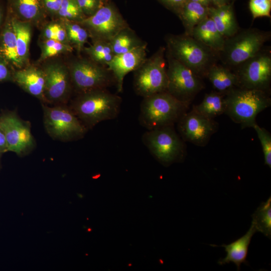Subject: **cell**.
<instances>
[{"instance_id":"6da1fadb","label":"cell","mask_w":271,"mask_h":271,"mask_svg":"<svg viewBox=\"0 0 271 271\" xmlns=\"http://www.w3.org/2000/svg\"><path fill=\"white\" fill-rule=\"evenodd\" d=\"M120 104L119 96L104 88L80 93L69 107L86 128H90L102 121L114 118Z\"/></svg>"},{"instance_id":"7a4b0ae2","label":"cell","mask_w":271,"mask_h":271,"mask_svg":"<svg viewBox=\"0 0 271 271\" xmlns=\"http://www.w3.org/2000/svg\"><path fill=\"white\" fill-rule=\"evenodd\" d=\"M225 95L224 113L242 128L252 127L257 114L271 104L266 91L262 90L236 87Z\"/></svg>"},{"instance_id":"3957f363","label":"cell","mask_w":271,"mask_h":271,"mask_svg":"<svg viewBox=\"0 0 271 271\" xmlns=\"http://www.w3.org/2000/svg\"><path fill=\"white\" fill-rule=\"evenodd\" d=\"M187 104L167 91L144 97L141 106V123L149 130L172 125L185 113Z\"/></svg>"},{"instance_id":"277c9868","label":"cell","mask_w":271,"mask_h":271,"mask_svg":"<svg viewBox=\"0 0 271 271\" xmlns=\"http://www.w3.org/2000/svg\"><path fill=\"white\" fill-rule=\"evenodd\" d=\"M167 43L168 53L199 77L214 64L215 52L190 35H172Z\"/></svg>"},{"instance_id":"5b68a950","label":"cell","mask_w":271,"mask_h":271,"mask_svg":"<svg viewBox=\"0 0 271 271\" xmlns=\"http://www.w3.org/2000/svg\"><path fill=\"white\" fill-rule=\"evenodd\" d=\"M43 124L54 140L67 142L83 137L87 128L66 104L49 106L43 103Z\"/></svg>"},{"instance_id":"8992f818","label":"cell","mask_w":271,"mask_h":271,"mask_svg":"<svg viewBox=\"0 0 271 271\" xmlns=\"http://www.w3.org/2000/svg\"><path fill=\"white\" fill-rule=\"evenodd\" d=\"M270 34L256 29L238 31L225 39L222 50L219 53L224 64L239 66L261 51Z\"/></svg>"},{"instance_id":"52a82bcc","label":"cell","mask_w":271,"mask_h":271,"mask_svg":"<svg viewBox=\"0 0 271 271\" xmlns=\"http://www.w3.org/2000/svg\"><path fill=\"white\" fill-rule=\"evenodd\" d=\"M165 49L161 47L134 71L133 86L136 92L146 97L167 91L168 76Z\"/></svg>"},{"instance_id":"ba28073f","label":"cell","mask_w":271,"mask_h":271,"mask_svg":"<svg viewBox=\"0 0 271 271\" xmlns=\"http://www.w3.org/2000/svg\"><path fill=\"white\" fill-rule=\"evenodd\" d=\"M143 141L152 154L164 166L183 157L184 144L172 125L149 130L144 135Z\"/></svg>"},{"instance_id":"9c48e42d","label":"cell","mask_w":271,"mask_h":271,"mask_svg":"<svg viewBox=\"0 0 271 271\" xmlns=\"http://www.w3.org/2000/svg\"><path fill=\"white\" fill-rule=\"evenodd\" d=\"M167 91L181 101L188 103L203 87L200 78L191 69L167 54Z\"/></svg>"},{"instance_id":"30bf717a","label":"cell","mask_w":271,"mask_h":271,"mask_svg":"<svg viewBox=\"0 0 271 271\" xmlns=\"http://www.w3.org/2000/svg\"><path fill=\"white\" fill-rule=\"evenodd\" d=\"M0 128L5 134L8 152L23 156L35 148L31 123L21 118L15 111H5L0 115Z\"/></svg>"},{"instance_id":"8fae6325","label":"cell","mask_w":271,"mask_h":271,"mask_svg":"<svg viewBox=\"0 0 271 271\" xmlns=\"http://www.w3.org/2000/svg\"><path fill=\"white\" fill-rule=\"evenodd\" d=\"M68 69L71 82L80 93L104 89L114 78L108 68L93 61L77 60Z\"/></svg>"},{"instance_id":"7c38bea8","label":"cell","mask_w":271,"mask_h":271,"mask_svg":"<svg viewBox=\"0 0 271 271\" xmlns=\"http://www.w3.org/2000/svg\"><path fill=\"white\" fill-rule=\"evenodd\" d=\"M94 37L95 40L110 42L128 25L114 6L106 4L93 14L80 22Z\"/></svg>"},{"instance_id":"4fadbf2b","label":"cell","mask_w":271,"mask_h":271,"mask_svg":"<svg viewBox=\"0 0 271 271\" xmlns=\"http://www.w3.org/2000/svg\"><path fill=\"white\" fill-rule=\"evenodd\" d=\"M239 86L266 91L271 80V55L261 51L238 66Z\"/></svg>"},{"instance_id":"5bb4252c","label":"cell","mask_w":271,"mask_h":271,"mask_svg":"<svg viewBox=\"0 0 271 271\" xmlns=\"http://www.w3.org/2000/svg\"><path fill=\"white\" fill-rule=\"evenodd\" d=\"M217 123L194 110L185 113L179 119V130L184 141L204 146L216 131Z\"/></svg>"},{"instance_id":"9a60e30c","label":"cell","mask_w":271,"mask_h":271,"mask_svg":"<svg viewBox=\"0 0 271 271\" xmlns=\"http://www.w3.org/2000/svg\"><path fill=\"white\" fill-rule=\"evenodd\" d=\"M43 70L45 77L46 103L66 104L72 83L69 69L62 65L53 63Z\"/></svg>"},{"instance_id":"2e32d148","label":"cell","mask_w":271,"mask_h":271,"mask_svg":"<svg viewBox=\"0 0 271 271\" xmlns=\"http://www.w3.org/2000/svg\"><path fill=\"white\" fill-rule=\"evenodd\" d=\"M146 59V45L145 44L127 52L114 55L106 66L116 81L118 92L122 90L126 75L137 70Z\"/></svg>"},{"instance_id":"e0dca14e","label":"cell","mask_w":271,"mask_h":271,"mask_svg":"<svg viewBox=\"0 0 271 271\" xmlns=\"http://www.w3.org/2000/svg\"><path fill=\"white\" fill-rule=\"evenodd\" d=\"M13 80L26 92L46 103L45 77L43 69L35 67L20 69L14 72Z\"/></svg>"},{"instance_id":"ac0fdd59","label":"cell","mask_w":271,"mask_h":271,"mask_svg":"<svg viewBox=\"0 0 271 271\" xmlns=\"http://www.w3.org/2000/svg\"><path fill=\"white\" fill-rule=\"evenodd\" d=\"M256 232V229L251 223L250 228L244 235L229 244L220 245L224 247L227 254L224 258L220 259L218 263L223 265L232 262L236 265L237 270H240L241 263L247 264L246 257L248 246L252 237Z\"/></svg>"},{"instance_id":"d6986e66","label":"cell","mask_w":271,"mask_h":271,"mask_svg":"<svg viewBox=\"0 0 271 271\" xmlns=\"http://www.w3.org/2000/svg\"><path fill=\"white\" fill-rule=\"evenodd\" d=\"M190 35L218 53L222 50L226 39L218 31L209 16L195 27Z\"/></svg>"},{"instance_id":"ffe728a7","label":"cell","mask_w":271,"mask_h":271,"mask_svg":"<svg viewBox=\"0 0 271 271\" xmlns=\"http://www.w3.org/2000/svg\"><path fill=\"white\" fill-rule=\"evenodd\" d=\"M209 16L225 39L232 36L239 30L232 6L229 4L219 7H209Z\"/></svg>"},{"instance_id":"44dd1931","label":"cell","mask_w":271,"mask_h":271,"mask_svg":"<svg viewBox=\"0 0 271 271\" xmlns=\"http://www.w3.org/2000/svg\"><path fill=\"white\" fill-rule=\"evenodd\" d=\"M205 75L216 91L224 94L239 86L236 73H233L227 67L215 63L208 68Z\"/></svg>"},{"instance_id":"7402d4cb","label":"cell","mask_w":271,"mask_h":271,"mask_svg":"<svg viewBox=\"0 0 271 271\" xmlns=\"http://www.w3.org/2000/svg\"><path fill=\"white\" fill-rule=\"evenodd\" d=\"M209 7L188 1L177 14L185 28L186 34L190 35L194 28L209 17Z\"/></svg>"},{"instance_id":"603a6c76","label":"cell","mask_w":271,"mask_h":271,"mask_svg":"<svg viewBox=\"0 0 271 271\" xmlns=\"http://www.w3.org/2000/svg\"><path fill=\"white\" fill-rule=\"evenodd\" d=\"M0 56L17 68H21L23 65L18 55L11 20L6 23L0 35Z\"/></svg>"},{"instance_id":"cb8c5ba5","label":"cell","mask_w":271,"mask_h":271,"mask_svg":"<svg viewBox=\"0 0 271 271\" xmlns=\"http://www.w3.org/2000/svg\"><path fill=\"white\" fill-rule=\"evenodd\" d=\"M224 95L217 91L207 93L201 102L194 106L192 109L207 118L213 119L224 113Z\"/></svg>"},{"instance_id":"d4e9b609","label":"cell","mask_w":271,"mask_h":271,"mask_svg":"<svg viewBox=\"0 0 271 271\" xmlns=\"http://www.w3.org/2000/svg\"><path fill=\"white\" fill-rule=\"evenodd\" d=\"M14 31L19 58L24 65L28 55L29 47L31 37V30L29 24L15 18L11 20Z\"/></svg>"},{"instance_id":"484cf974","label":"cell","mask_w":271,"mask_h":271,"mask_svg":"<svg viewBox=\"0 0 271 271\" xmlns=\"http://www.w3.org/2000/svg\"><path fill=\"white\" fill-rule=\"evenodd\" d=\"M110 43L114 55L127 52L144 44L128 27L116 35Z\"/></svg>"},{"instance_id":"4316f807","label":"cell","mask_w":271,"mask_h":271,"mask_svg":"<svg viewBox=\"0 0 271 271\" xmlns=\"http://www.w3.org/2000/svg\"><path fill=\"white\" fill-rule=\"evenodd\" d=\"M252 224L257 231L260 232L270 239L271 237V197L262 202L252 215Z\"/></svg>"},{"instance_id":"83f0119b","label":"cell","mask_w":271,"mask_h":271,"mask_svg":"<svg viewBox=\"0 0 271 271\" xmlns=\"http://www.w3.org/2000/svg\"><path fill=\"white\" fill-rule=\"evenodd\" d=\"M12 6L21 18L26 20H34L42 13V0H12Z\"/></svg>"},{"instance_id":"f1b7e54d","label":"cell","mask_w":271,"mask_h":271,"mask_svg":"<svg viewBox=\"0 0 271 271\" xmlns=\"http://www.w3.org/2000/svg\"><path fill=\"white\" fill-rule=\"evenodd\" d=\"M85 50L92 61L101 65L106 66L114 56L110 42L95 40Z\"/></svg>"},{"instance_id":"f546056e","label":"cell","mask_w":271,"mask_h":271,"mask_svg":"<svg viewBox=\"0 0 271 271\" xmlns=\"http://www.w3.org/2000/svg\"><path fill=\"white\" fill-rule=\"evenodd\" d=\"M58 14L63 18L79 22L85 18L77 0H62Z\"/></svg>"},{"instance_id":"4dcf8cb0","label":"cell","mask_w":271,"mask_h":271,"mask_svg":"<svg viewBox=\"0 0 271 271\" xmlns=\"http://www.w3.org/2000/svg\"><path fill=\"white\" fill-rule=\"evenodd\" d=\"M72 50V48L67 44L54 40L47 39L43 44L40 59L43 60Z\"/></svg>"},{"instance_id":"1f68e13d","label":"cell","mask_w":271,"mask_h":271,"mask_svg":"<svg viewBox=\"0 0 271 271\" xmlns=\"http://www.w3.org/2000/svg\"><path fill=\"white\" fill-rule=\"evenodd\" d=\"M256 132L262 147L265 165L271 168V135L266 129L257 123L252 127Z\"/></svg>"},{"instance_id":"d6a6232c","label":"cell","mask_w":271,"mask_h":271,"mask_svg":"<svg viewBox=\"0 0 271 271\" xmlns=\"http://www.w3.org/2000/svg\"><path fill=\"white\" fill-rule=\"evenodd\" d=\"M249 8L253 19L270 18L271 0H249Z\"/></svg>"},{"instance_id":"836d02e7","label":"cell","mask_w":271,"mask_h":271,"mask_svg":"<svg viewBox=\"0 0 271 271\" xmlns=\"http://www.w3.org/2000/svg\"><path fill=\"white\" fill-rule=\"evenodd\" d=\"M84 14L89 16L93 14L101 6L99 0H77Z\"/></svg>"},{"instance_id":"e575fe53","label":"cell","mask_w":271,"mask_h":271,"mask_svg":"<svg viewBox=\"0 0 271 271\" xmlns=\"http://www.w3.org/2000/svg\"><path fill=\"white\" fill-rule=\"evenodd\" d=\"M13 73L9 63L0 56V82L13 80Z\"/></svg>"},{"instance_id":"d590c367","label":"cell","mask_w":271,"mask_h":271,"mask_svg":"<svg viewBox=\"0 0 271 271\" xmlns=\"http://www.w3.org/2000/svg\"><path fill=\"white\" fill-rule=\"evenodd\" d=\"M167 8L177 14L189 0H158Z\"/></svg>"},{"instance_id":"8d00e7d4","label":"cell","mask_w":271,"mask_h":271,"mask_svg":"<svg viewBox=\"0 0 271 271\" xmlns=\"http://www.w3.org/2000/svg\"><path fill=\"white\" fill-rule=\"evenodd\" d=\"M88 36L86 29L82 27L71 42L76 46L78 50H80L87 42Z\"/></svg>"},{"instance_id":"74e56055","label":"cell","mask_w":271,"mask_h":271,"mask_svg":"<svg viewBox=\"0 0 271 271\" xmlns=\"http://www.w3.org/2000/svg\"><path fill=\"white\" fill-rule=\"evenodd\" d=\"M43 6L52 13L58 12L62 0H42Z\"/></svg>"},{"instance_id":"f35d334b","label":"cell","mask_w":271,"mask_h":271,"mask_svg":"<svg viewBox=\"0 0 271 271\" xmlns=\"http://www.w3.org/2000/svg\"><path fill=\"white\" fill-rule=\"evenodd\" d=\"M58 24H52L47 26L44 31V35L47 39L56 40V32Z\"/></svg>"},{"instance_id":"ab89813d","label":"cell","mask_w":271,"mask_h":271,"mask_svg":"<svg viewBox=\"0 0 271 271\" xmlns=\"http://www.w3.org/2000/svg\"><path fill=\"white\" fill-rule=\"evenodd\" d=\"M67 39H68L66 29L59 25L56 32V40L66 44Z\"/></svg>"},{"instance_id":"60d3db41","label":"cell","mask_w":271,"mask_h":271,"mask_svg":"<svg viewBox=\"0 0 271 271\" xmlns=\"http://www.w3.org/2000/svg\"><path fill=\"white\" fill-rule=\"evenodd\" d=\"M8 152V147L5 134L0 128V154Z\"/></svg>"},{"instance_id":"b9f144b4","label":"cell","mask_w":271,"mask_h":271,"mask_svg":"<svg viewBox=\"0 0 271 271\" xmlns=\"http://www.w3.org/2000/svg\"><path fill=\"white\" fill-rule=\"evenodd\" d=\"M229 0H211V3L214 7H219L222 5L228 4Z\"/></svg>"},{"instance_id":"7bdbcfd3","label":"cell","mask_w":271,"mask_h":271,"mask_svg":"<svg viewBox=\"0 0 271 271\" xmlns=\"http://www.w3.org/2000/svg\"><path fill=\"white\" fill-rule=\"evenodd\" d=\"M3 18V11L2 7L0 6V26L2 24V22Z\"/></svg>"},{"instance_id":"ee69618b","label":"cell","mask_w":271,"mask_h":271,"mask_svg":"<svg viewBox=\"0 0 271 271\" xmlns=\"http://www.w3.org/2000/svg\"><path fill=\"white\" fill-rule=\"evenodd\" d=\"M99 1L101 6H103V5L107 4L109 0H99Z\"/></svg>"},{"instance_id":"f6af8a7d","label":"cell","mask_w":271,"mask_h":271,"mask_svg":"<svg viewBox=\"0 0 271 271\" xmlns=\"http://www.w3.org/2000/svg\"><path fill=\"white\" fill-rule=\"evenodd\" d=\"M2 156V154H0V169H1V158Z\"/></svg>"}]
</instances>
